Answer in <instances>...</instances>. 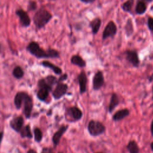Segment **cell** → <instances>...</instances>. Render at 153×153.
I'll list each match as a JSON object with an SVG mask.
<instances>
[{
    "label": "cell",
    "mask_w": 153,
    "mask_h": 153,
    "mask_svg": "<svg viewBox=\"0 0 153 153\" xmlns=\"http://www.w3.org/2000/svg\"><path fill=\"white\" fill-rule=\"evenodd\" d=\"M26 50L30 54L38 59L57 58L59 57V53L56 50L49 48L45 50L35 41L30 42L26 47Z\"/></svg>",
    "instance_id": "1"
},
{
    "label": "cell",
    "mask_w": 153,
    "mask_h": 153,
    "mask_svg": "<svg viewBox=\"0 0 153 153\" xmlns=\"http://www.w3.org/2000/svg\"><path fill=\"white\" fill-rule=\"evenodd\" d=\"M53 16L50 11L45 8L39 9L33 17L34 25L37 29H41L51 20Z\"/></svg>",
    "instance_id": "2"
},
{
    "label": "cell",
    "mask_w": 153,
    "mask_h": 153,
    "mask_svg": "<svg viewBox=\"0 0 153 153\" xmlns=\"http://www.w3.org/2000/svg\"><path fill=\"white\" fill-rule=\"evenodd\" d=\"M38 85L39 87V90L36 93V96L41 101H44L48 97L53 86L47 81L45 78L38 81Z\"/></svg>",
    "instance_id": "3"
},
{
    "label": "cell",
    "mask_w": 153,
    "mask_h": 153,
    "mask_svg": "<svg viewBox=\"0 0 153 153\" xmlns=\"http://www.w3.org/2000/svg\"><path fill=\"white\" fill-rule=\"evenodd\" d=\"M88 133L93 136H98L105 131V126L100 121L91 120L87 126Z\"/></svg>",
    "instance_id": "4"
},
{
    "label": "cell",
    "mask_w": 153,
    "mask_h": 153,
    "mask_svg": "<svg viewBox=\"0 0 153 153\" xmlns=\"http://www.w3.org/2000/svg\"><path fill=\"white\" fill-rule=\"evenodd\" d=\"M82 116L81 110L76 106H71L65 111L66 120L69 122H75L79 120Z\"/></svg>",
    "instance_id": "5"
},
{
    "label": "cell",
    "mask_w": 153,
    "mask_h": 153,
    "mask_svg": "<svg viewBox=\"0 0 153 153\" xmlns=\"http://www.w3.org/2000/svg\"><path fill=\"white\" fill-rule=\"evenodd\" d=\"M22 104H23V114L26 118H30L33 108V100L32 97L26 92H23Z\"/></svg>",
    "instance_id": "6"
},
{
    "label": "cell",
    "mask_w": 153,
    "mask_h": 153,
    "mask_svg": "<svg viewBox=\"0 0 153 153\" xmlns=\"http://www.w3.org/2000/svg\"><path fill=\"white\" fill-rule=\"evenodd\" d=\"M16 14L18 16L19 19V22L20 25L23 27H27L30 26L31 23V20L30 19V17L29 16L27 13L20 8L17 9L16 11Z\"/></svg>",
    "instance_id": "7"
},
{
    "label": "cell",
    "mask_w": 153,
    "mask_h": 153,
    "mask_svg": "<svg viewBox=\"0 0 153 153\" xmlns=\"http://www.w3.org/2000/svg\"><path fill=\"white\" fill-rule=\"evenodd\" d=\"M68 85L60 82L57 84L54 90L52 92V95L54 99L57 100L63 97L67 92L68 90Z\"/></svg>",
    "instance_id": "8"
},
{
    "label": "cell",
    "mask_w": 153,
    "mask_h": 153,
    "mask_svg": "<svg viewBox=\"0 0 153 153\" xmlns=\"http://www.w3.org/2000/svg\"><path fill=\"white\" fill-rule=\"evenodd\" d=\"M117 26L115 23L112 21L109 22L106 26L102 34V38L106 39L108 37L114 36L117 33Z\"/></svg>",
    "instance_id": "9"
},
{
    "label": "cell",
    "mask_w": 153,
    "mask_h": 153,
    "mask_svg": "<svg viewBox=\"0 0 153 153\" xmlns=\"http://www.w3.org/2000/svg\"><path fill=\"white\" fill-rule=\"evenodd\" d=\"M24 125V119L22 116H16L10 121V127L17 133H20Z\"/></svg>",
    "instance_id": "10"
},
{
    "label": "cell",
    "mask_w": 153,
    "mask_h": 153,
    "mask_svg": "<svg viewBox=\"0 0 153 153\" xmlns=\"http://www.w3.org/2000/svg\"><path fill=\"white\" fill-rule=\"evenodd\" d=\"M104 76L102 71H97L93 78V88L94 90H98L103 85Z\"/></svg>",
    "instance_id": "11"
},
{
    "label": "cell",
    "mask_w": 153,
    "mask_h": 153,
    "mask_svg": "<svg viewBox=\"0 0 153 153\" xmlns=\"http://www.w3.org/2000/svg\"><path fill=\"white\" fill-rule=\"evenodd\" d=\"M125 54L127 60L133 66L135 67H137L139 66L140 61L136 51L133 50H127L125 52Z\"/></svg>",
    "instance_id": "12"
},
{
    "label": "cell",
    "mask_w": 153,
    "mask_h": 153,
    "mask_svg": "<svg viewBox=\"0 0 153 153\" xmlns=\"http://www.w3.org/2000/svg\"><path fill=\"white\" fill-rule=\"evenodd\" d=\"M68 128V125H66V126L63 125L56 131V133H54L52 137V141L54 146H56L57 145H59L62 136L66 132Z\"/></svg>",
    "instance_id": "13"
},
{
    "label": "cell",
    "mask_w": 153,
    "mask_h": 153,
    "mask_svg": "<svg viewBox=\"0 0 153 153\" xmlns=\"http://www.w3.org/2000/svg\"><path fill=\"white\" fill-rule=\"evenodd\" d=\"M78 80L79 85V91L81 94L84 93L86 91L87 82V77L84 71H81L78 75Z\"/></svg>",
    "instance_id": "14"
},
{
    "label": "cell",
    "mask_w": 153,
    "mask_h": 153,
    "mask_svg": "<svg viewBox=\"0 0 153 153\" xmlns=\"http://www.w3.org/2000/svg\"><path fill=\"white\" fill-rule=\"evenodd\" d=\"M130 114V111L128 109H123L117 111L113 115L112 119L114 121H118L121 120L127 117Z\"/></svg>",
    "instance_id": "15"
},
{
    "label": "cell",
    "mask_w": 153,
    "mask_h": 153,
    "mask_svg": "<svg viewBox=\"0 0 153 153\" xmlns=\"http://www.w3.org/2000/svg\"><path fill=\"white\" fill-rule=\"evenodd\" d=\"M41 65L45 68L51 69L57 75H61L62 73V70L60 68H59L57 66H56L55 65H54L49 61L44 60L41 62Z\"/></svg>",
    "instance_id": "16"
},
{
    "label": "cell",
    "mask_w": 153,
    "mask_h": 153,
    "mask_svg": "<svg viewBox=\"0 0 153 153\" xmlns=\"http://www.w3.org/2000/svg\"><path fill=\"white\" fill-rule=\"evenodd\" d=\"M71 62L74 65H76L79 67H85L86 63L85 60L79 55H74L71 59Z\"/></svg>",
    "instance_id": "17"
},
{
    "label": "cell",
    "mask_w": 153,
    "mask_h": 153,
    "mask_svg": "<svg viewBox=\"0 0 153 153\" xmlns=\"http://www.w3.org/2000/svg\"><path fill=\"white\" fill-rule=\"evenodd\" d=\"M120 100L117 94L113 93L111 97L109 105L108 106V111L109 112H112L116 106L119 104Z\"/></svg>",
    "instance_id": "18"
},
{
    "label": "cell",
    "mask_w": 153,
    "mask_h": 153,
    "mask_svg": "<svg viewBox=\"0 0 153 153\" xmlns=\"http://www.w3.org/2000/svg\"><path fill=\"white\" fill-rule=\"evenodd\" d=\"M100 25H101V20L99 18H96L90 22V26L91 27L93 33L94 34L97 33V32L99 31L100 29Z\"/></svg>",
    "instance_id": "19"
},
{
    "label": "cell",
    "mask_w": 153,
    "mask_h": 153,
    "mask_svg": "<svg viewBox=\"0 0 153 153\" xmlns=\"http://www.w3.org/2000/svg\"><path fill=\"white\" fill-rule=\"evenodd\" d=\"M20 134L22 137H27L31 139L33 137V134L32 133L31 128L29 125L23 126L20 131Z\"/></svg>",
    "instance_id": "20"
},
{
    "label": "cell",
    "mask_w": 153,
    "mask_h": 153,
    "mask_svg": "<svg viewBox=\"0 0 153 153\" xmlns=\"http://www.w3.org/2000/svg\"><path fill=\"white\" fill-rule=\"evenodd\" d=\"M127 149L129 153H139V148L135 140H130L127 145Z\"/></svg>",
    "instance_id": "21"
},
{
    "label": "cell",
    "mask_w": 153,
    "mask_h": 153,
    "mask_svg": "<svg viewBox=\"0 0 153 153\" xmlns=\"http://www.w3.org/2000/svg\"><path fill=\"white\" fill-rule=\"evenodd\" d=\"M12 74L14 77L17 79H20L24 76V71L23 69L19 66H17L13 69Z\"/></svg>",
    "instance_id": "22"
},
{
    "label": "cell",
    "mask_w": 153,
    "mask_h": 153,
    "mask_svg": "<svg viewBox=\"0 0 153 153\" xmlns=\"http://www.w3.org/2000/svg\"><path fill=\"white\" fill-rule=\"evenodd\" d=\"M146 10V6L144 2L139 1L137 2L136 7V12L138 14H143Z\"/></svg>",
    "instance_id": "23"
},
{
    "label": "cell",
    "mask_w": 153,
    "mask_h": 153,
    "mask_svg": "<svg viewBox=\"0 0 153 153\" xmlns=\"http://www.w3.org/2000/svg\"><path fill=\"white\" fill-rule=\"evenodd\" d=\"M34 140L36 142H40L42 139V132L41 130L38 127H35L33 130Z\"/></svg>",
    "instance_id": "24"
},
{
    "label": "cell",
    "mask_w": 153,
    "mask_h": 153,
    "mask_svg": "<svg viewBox=\"0 0 153 153\" xmlns=\"http://www.w3.org/2000/svg\"><path fill=\"white\" fill-rule=\"evenodd\" d=\"M125 29H126V35L128 36H130L133 33V23H132V20H131V19H128V20L127 21Z\"/></svg>",
    "instance_id": "25"
},
{
    "label": "cell",
    "mask_w": 153,
    "mask_h": 153,
    "mask_svg": "<svg viewBox=\"0 0 153 153\" xmlns=\"http://www.w3.org/2000/svg\"><path fill=\"white\" fill-rule=\"evenodd\" d=\"M134 4V0H127L121 6L122 9L126 12H130Z\"/></svg>",
    "instance_id": "26"
},
{
    "label": "cell",
    "mask_w": 153,
    "mask_h": 153,
    "mask_svg": "<svg viewBox=\"0 0 153 153\" xmlns=\"http://www.w3.org/2000/svg\"><path fill=\"white\" fill-rule=\"evenodd\" d=\"M28 10L29 11H33L37 8V4L35 1H30L28 4L27 7Z\"/></svg>",
    "instance_id": "27"
},
{
    "label": "cell",
    "mask_w": 153,
    "mask_h": 153,
    "mask_svg": "<svg viewBox=\"0 0 153 153\" xmlns=\"http://www.w3.org/2000/svg\"><path fill=\"white\" fill-rule=\"evenodd\" d=\"M148 26L149 29V30L152 32H153V18L152 17H149L148 20Z\"/></svg>",
    "instance_id": "28"
},
{
    "label": "cell",
    "mask_w": 153,
    "mask_h": 153,
    "mask_svg": "<svg viewBox=\"0 0 153 153\" xmlns=\"http://www.w3.org/2000/svg\"><path fill=\"white\" fill-rule=\"evenodd\" d=\"M41 153H54L53 150L50 148H44Z\"/></svg>",
    "instance_id": "29"
},
{
    "label": "cell",
    "mask_w": 153,
    "mask_h": 153,
    "mask_svg": "<svg viewBox=\"0 0 153 153\" xmlns=\"http://www.w3.org/2000/svg\"><path fill=\"white\" fill-rule=\"evenodd\" d=\"M67 78H68L67 74H64L60 76V78L57 79V81H58V82H62V81L66 80V79H67Z\"/></svg>",
    "instance_id": "30"
},
{
    "label": "cell",
    "mask_w": 153,
    "mask_h": 153,
    "mask_svg": "<svg viewBox=\"0 0 153 153\" xmlns=\"http://www.w3.org/2000/svg\"><path fill=\"white\" fill-rule=\"evenodd\" d=\"M3 137H4V132L3 131H0V145L2 143Z\"/></svg>",
    "instance_id": "31"
},
{
    "label": "cell",
    "mask_w": 153,
    "mask_h": 153,
    "mask_svg": "<svg viewBox=\"0 0 153 153\" xmlns=\"http://www.w3.org/2000/svg\"><path fill=\"white\" fill-rule=\"evenodd\" d=\"M80 1L83 2H84V3L88 4V3H91V2H94L95 0H80Z\"/></svg>",
    "instance_id": "32"
},
{
    "label": "cell",
    "mask_w": 153,
    "mask_h": 153,
    "mask_svg": "<svg viewBox=\"0 0 153 153\" xmlns=\"http://www.w3.org/2000/svg\"><path fill=\"white\" fill-rule=\"evenodd\" d=\"M150 129H151V135L153 136V120H152V122H151Z\"/></svg>",
    "instance_id": "33"
},
{
    "label": "cell",
    "mask_w": 153,
    "mask_h": 153,
    "mask_svg": "<svg viewBox=\"0 0 153 153\" xmlns=\"http://www.w3.org/2000/svg\"><path fill=\"white\" fill-rule=\"evenodd\" d=\"M27 153H37V152H36L35 150H34L33 149H30L27 151Z\"/></svg>",
    "instance_id": "34"
},
{
    "label": "cell",
    "mask_w": 153,
    "mask_h": 153,
    "mask_svg": "<svg viewBox=\"0 0 153 153\" xmlns=\"http://www.w3.org/2000/svg\"><path fill=\"white\" fill-rule=\"evenodd\" d=\"M150 146H151V148L152 151H153V142H151V145H150Z\"/></svg>",
    "instance_id": "35"
},
{
    "label": "cell",
    "mask_w": 153,
    "mask_h": 153,
    "mask_svg": "<svg viewBox=\"0 0 153 153\" xmlns=\"http://www.w3.org/2000/svg\"><path fill=\"white\" fill-rule=\"evenodd\" d=\"M146 1H147V2H151V1H152L153 0H145Z\"/></svg>",
    "instance_id": "36"
},
{
    "label": "cell",
    "mask_w": 153,
    "mask_h": 153,
    "mask_svg": "<svg viewBox=\"0 0 153 153\" xmlns=\"http://www.w3.org/2000/svg\"><path fill=\"white\" fill-rule=\"evenodd\" d=\"M152 93H153V85H152ZM152 99H153V94H152Z\"/></svg>",
    "instance_id": "37"
},
{
    "label": "cell",
    "mask_w": 153,
    "mask_h": 153,
    "mask_svg": "<svg viewBox=\"0 0 153 153\" xmlns=\"http://www.w3.org/2000/svg\"><path fill=\"white\" fill-rule=\"evenodd\" d=\"M58 153H63V152H59Z\"/></svg>",
    "instance_id": "38"
},
{
    "label": "cell",
    "mask_w": 153,
    "mask_h": 153,
    "mask_svg": "<svg viewBox=\"0 0 153 153\" xmlns=\"http://www.w3.org/2000/svg\"><path fill=\"white\" fill-rule=\"evenodd\" d=\"M97 153H102V152H97Z\"/></svg>",
    "instance_id": "39"
},
{
    "label": "cell",
    "mask_w": 153,
    "mask_h": 153,
    "mask_svg": "<svg viewBox=\"0 0 153 153\" xmlns=\"http://www.w3.org/2000/svg\"><path fill=\"white\" fill-rule=\"evenodd\" d=\"M0 50H1V45H0Z\"/></svg>",
    "instance_id": "40"
}]
</instances>
